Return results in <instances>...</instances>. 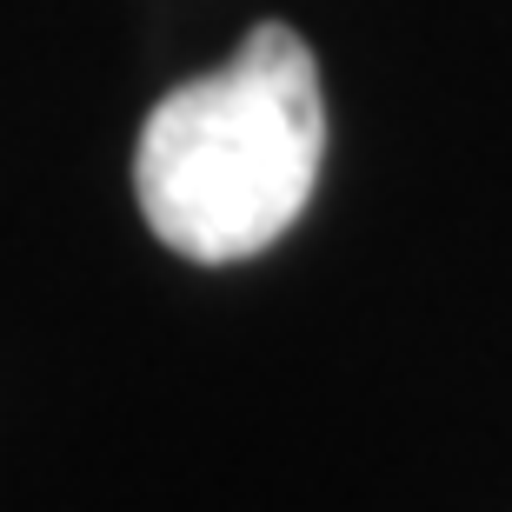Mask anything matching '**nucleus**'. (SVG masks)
<instances>
[{"instance_id":"obj_1","label":"nucleus","mask_w":512,"mask_h":512,"mask_svg":"<svg viewBox=\"0 0 512 512\" xmlns=\"http://www.w3.org/2000/svg\"><path fill=\"white\" fill-rule=\"evenodd\" d=\"M320 153V67L293 27L266 20L220 74L173 87L147 114L133 147V193L160 247L227 266L266 253L306 213Z\"/></svg>"}]
</instances>
